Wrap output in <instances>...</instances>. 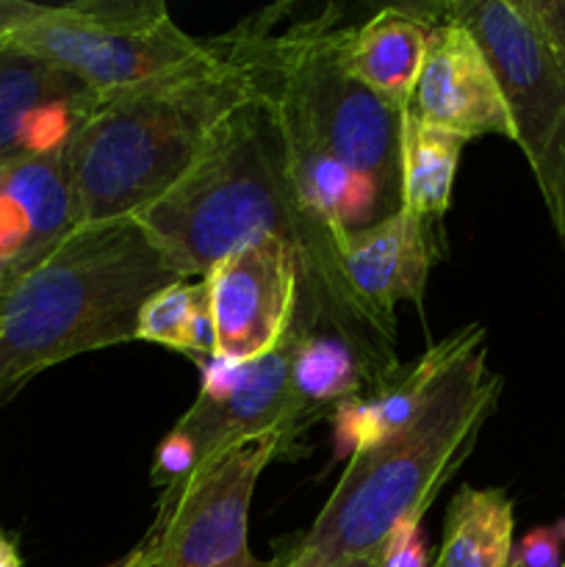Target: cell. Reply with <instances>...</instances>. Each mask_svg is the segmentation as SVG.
<instances>
[{
	"mask_svg": "<svg viewBox=\"0 0 565 567\" xmlns=\"http://www.w3.org/2000/svg\"><path fill=\"white\" fill-rule=\"evenodd\" d=\"M502 377L485 347L454 365L419 419L397 435L352 454L319 518L294 551L316 567L366 557L386 546L402 524H419L446 476L480 435Z\"/></svg>",
	"mask_w": 565,
	"mask_h": 567,
	"instance_id": "5",
	"label": "cell"
},
{
	"mask_svg": "<svg viewBox=\"0 0 565 567\" xmlns=\"http://www.w3.org/2000/svg\"><path fill=\"white\" fill-rule=\"evenodd\" d=\"M282 437V430L244 437L161 493L158 515L144 537L153 567H280V559L260 563L249 551V504Z\"/></svg>",
	"mask_w": 565,
	"mask_h": 567,
	"instance_id": "8",
	"label": "cell"
},
{
	"mask_svg": "<svg viewBox=\"0 0 565 567\" xmlns=\"http://www.w3.org/2000/svg\"><path fill=\"white\" fill-rule=\"evenodd\" d=\"M70 153L0 166V293L78 230Z\"/></svg>",
	"mask_w": 565,
	"mask_h": 567,
	"instance_id": "14",
	"label": "cell"
},
{
	"mask_svg": "<svg viewBox=\"0 0 565 567\" xmlns=\"http://www.w3.org/2000/svg\"><path fill=\"white\" fill-rule=\"evenodd\" d=\"M421 11L430 20V39L408 114L460 138L504 136L515 142L499 78L474 33L438 9Z\"/></svg>",
	"mask_w": 565,
	"mask_h": 567,
	"instance_id": "11",
	"label": "cell"
},
{
	"mask_svg": "<svg viewBox=\"0 0 565 567\" xmlns=\"http://www.w3.org/2000/svg\"><path fill=\"white\" fill-rule=\"evenodd\" d=\"M260 89L253 48L214 50L158 81L105 94L70 147L78 225L136 219L188 175L222 122Z\"/></svg>",
	"mask_w": 565,
	"mask_h": 567,
	"instance_id": "3",
	"label": "cell"
},
{
	"mask_svg": "<svg viewBox=\"0 0 565 567\" xmlns=\"http://www.w3.org/2000/svg\"><path fill=\"white\" fill-rule=\"evenodd\" d=\"M280 567H316V565L310 563V559L305 557V554L291 551L286 559H280Z\"/></svg>",
	"mask_w": 565,
	"mask_h": 567,
	"instance_id": "27",
	"label": "cell"
},
{
	"mask_svg": "<svg viewBox=\"0 0 565 567\" xmlns=\"http://www.w3.org/2000/svg\"><path fill=\"white\" fill-rule=\"evenodd\" d=\"M474 33L502 86L515 144L524 150L552 225L565 247V64L510 0L441 6Z\"/></svg>",
	"mask_w": 565,
	"mask_h": 567,
	"instance_id": "7",
	"label": "cell"
},
{
	"mask_svg": "<svg viewBox=\"0 0 565 567\" xmlns=\"http://www.w3.org/2000/svg\"><path fill=\"white\" fill-rule=\"evenodd\" d=\"M186 277H205L247 244L280 238L336 321H358L349 308L338 244L294 192L275 109L264 89L238 105L210 136L188 175L136 216Z\"/></svg>",
	"mask_w": 565,
	"mask_h": 567,
	"instance_id": "2",
	"label": "cell"
},
{
	"mask_svg": "<svg viewBox=\"0 0 565 567\" xmlns=\"http://www.w3.org/2000/svg\"><path fill=\"white\" fill-rule=\"evenodd\" d=\"M308 310L302 338L291 365V396L294 415H297V435L310 419L330 404H341L358 396L363 388V360L352 349V343L341 336H327L319 330V313L327 310L325 299L314 297ZM330 316V310H327ZM332 319V316H330Z\"/></svg>",
	"mask_w": 565,
	"mask_h": 567,
	"instance_id": "17",
	"label": "cell"
},
{
	"mask_svg": "<svg viewBox=\"0 0 565 567\" xmlns=\"http://www.w3.org/2000/svg\"><path fill=\"white\" fill-rule=\"evenodd\" d=\"M308 313L299 299L291 330L277 349L253 363H227L208 358L203 365V388L172 430L188 443L194 463L199 465L225 446L244 437L282 430V449L297 437V415L291 396V365L302 338Z\"/></svg>",
	"mask_w": 565,
	"mask_h": 567,
	"instance_id": "9",
	"label": "cell"
},
{
	"mask_svg": "<svg viewBox=\"0 0 565 567\" xmlns=\"http://www.w3.org/2000/svg\"><path fill=\"white\" fill-rule=\"evenodd\" d=\"M482 347L485 327L469 324L432 343L415 363L393 365L391 374L377 377L371 391L338 404L332 413L338 454L352 457L413 424L443 385L449 371Z\"/></svg>",
	"mask_w": 565,
	"mask_h": 567,
	"instance_id": "15",
	"label": "cell"
},
{
	"mask_svg": "<svg viewBox=\"0 0 565 567\" xmlns=\"http://www.w3.org/2000/svg\"><path fill=\"white\" fill-rule=\"evenodd\" d=\"M565 548V518L552 526H537L513 546L510 567H563Z\"/></svg>",
	"mask_w": 565,
	"mask_h": 567,
	"instance_id": "21",
	"label": "cell"
},
{
	"mask_svg": "<svg viewBox=\"0 0 565 567\" xmlns=\"http://www.w3.org/2000/svg\"><path fill=\"white\" fill-rule=\"evenodd\" d=\"M465 138L404 114L402 208L419 219H441L452 203L454 175Z\"/></svg>",
	"mask_w": 565,
	"mask_h": 567,
	"instance_id": "19",
	"label": "cell"
},
{
	"mask_svg": "<svg viewBox=\"0 0 565 567\" xmlns=\"http://www.w3.org/2000/svg\"><path fill=\"white\" fill-rule=\"evenodd\" d=\"M186 280L136 219L83 225L0 293V404L78 354L136 341L142 308Z\"/></svg>",
	"mask_w": 565,
	"mask_h": 567,
	"instance_id": "4",
	"label": "cell"
},
{
	"mask_svg": "<svg viewBox=\"0 0 565 567\" xmlns=\"http://www.w3.org/2000/svg\"><path fill=\"white\" fill-rule=\"evenodd\" d=\"M386 548V546H382ZM382 548L374 554H366V557H355V559H347V563H338V565H330V567H382Z\"/></svg>",
	"mask_w": 565,
	"mask_h": 567,
	"instance_id": "26",
	"label": "cell"
},
{
	"mask_svg": "<svg viewBox=\"0 0 565 567\" xmlns=\"http://www.w3.org/2000/svg\"><path fill=\"white\" fill-rule=\"evenodd\" d=\"M510 3L565 64V0H510Z\"/></svg>",
	"mask_w": 565,
	"mask_h": 567,
	"instance_id": "22",
	"label": "cell"
},
{
	"mask_svg": "<svg viewBox=\"0 0 565 567\" xmlns=\"http://www.w3.org/2000/svg\"><path fill=\"white\" fill-rule=\"evenodd\" d=\"M111 567H153V548H150L147 540H142L127 557H122L120 563Z\"/></svg>",
	"mask_w": 565,
	"mask_h": 567,
	"instance_id": "24",
	"label": "cell"
},
{
	"mask_svg": "<svg viewBox=\"0 0 565 567\" xmlns=\"http://www.w3.org/2000/svg\"><path fill=\"white\" fill-rule=\"evenodd\" d=\"M513 502L499 487H460L449 504L432 567H510Z\"/></svg>",
	"mask_w": 565,
	"mask_h": 567,
	"instance_id": "18",
	"label": "cell"
},
{
	"mask_svg": "<svg viewBox=\"0 0 565 567\" xmlns=\"http://www.w3.org/2000/svg\"><path fill=\"white\" fill-rule=\"evenodd\" d=\"M430 20L421 9H382L343 33V64L366 89L408 111L424 64Z\"/></svg>",
	"mask_w": 565,
	"mask_h": 567,
	"instance_id": "16",
	"label": "cell"
},
{
	"mask_svg": "<svg viewBox=\"0 0 565 567\" xmlns=\"http://www.w3.org/2000/svg\"><path fill=\"white\" fill-rule=\"evenodd\" d=\"M0 567H22L20 554L3 535H0Z\"/></svg>",
	"mask_w": 565,
	"mask_h": 567,
	"instance_id": "25",
	"label": "cell"
},
{
	"mask_svg": "<svg viewBox=\"0 0 565 567\" xmlns=\"http://www.w3.org/2000/svg\"><path fill=\"white\" fill-rule=\"evenodd\" d=\"M563 567H565V563H563Z\"/></svg>",
	"mask_w": 565,
	"mask_h": 567,
	"instance_id": "28",
	"label": "cell"
},
{
	"mask_svg": "<svg viewBox=\"0 0 565 567\" xmlns=\"http://www.w3.org/2000/svg\"><path fill=\"white\" fill-rule=\"evenodd\" d=\"M347 28H297L249 44L269 94L302 208L341 247L402 210V125L408 111L355 81Z\"/></svg>",
	"mask_w": 565,
	"mask_h": 567,
	"instance_id": "1",
	"label": "cell"
},
{
	"mask_svg": "<svg viewBox=\"0 0 565 567\" xmlns=\"http://www.w3.org/2000/svg\"><path fill=\"white\" fill-rule=\"evenodd\" d=\"M382 567H430L415 520L393 532V537L382 548Z\"/></svg>",
	"mask_w": 565,
	"mask_h": 567,
	"instance_id": "23",
	"label": "cell"
},
{
	"mask_svg": "<svg viewBox=\"0 0 565 567\" xmlns=\"http://www.w3.org/2000/svg\"><path fill=\"white\" fill-rule=\"evenodd\" d=\"M0 44L70 72L103 97L186 70L216 50L188 37L161 0H0Z\"/></svg>",
	"mask_w": 565,
	"mask_h": 567,
	"instance_id": "6",
	"label": "cell"
},
{
	"mask_svg": "<svg viewBox=\"0 0 565 567\" xmlns=\"http://www.w3.org/2000/svg\"><path fill=\"white\" fill-rule=\"evenodd\" d=\"M427 225L430 221L402 208L338 247L349 308L377 336L393 338L399 305H421L424 299L435 260V244Z\"/></svg>",
	"mask_w": 565,
	"mask_h": 567,
	"instance_id": "13",
	"label": "cell"
},
{
	"mask_svg": "<svg viewBox=\"0 0 565 567\" xmlns=\"http://www.w3.org/2000/svg\"><path fill=\"white\" fill-rule=\"evenodd\" d=\"M100 100L70 72L0 44V166L66 155Z\"/></svg>",
	"mask_w": 565,
	"mask_h": 567,
	"instance_id": "12",
	"label": "cell"
},
{
	"mask_svg": "<svg viewBox=\"0 0 565 567\" xmlns=\"http://www.w3.org/2000/svg\"><path fill=\"white\" fill-rule=\"evenodd\" d=\"M136 341L158 343L194 358H214V316H210V282L188 277L155 293L138 316Z\"/></svg>",
	"mask_w": 565,
	"mask_h": 567,
	"instance_id": "20",
	"label": "cell"
},
{
	"mask_svg": "<svg viewBox=\"0 0 565 567\" xmlns=\"http://www.w3.org/2000/svg\"><path fill=\"white\" fill-rule=\"evenodd\" d=\"M305 277L297 249L280 238L247 244L208 271L214 358L253 363L291 330Z\"/></svg>",
	"mask_w": 565,
	"mask_h": 567,
	"instance_id": "10",
	"label": "cell"
}]
</instances>
